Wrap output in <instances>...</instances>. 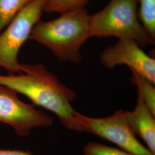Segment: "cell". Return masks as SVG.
Instances as JSON below:
<instances>
[{"label":"cell","mask_w":155,"mask_h":155,"mask_svg":"<svg viewBox=\"0 0 155 155\" xmlns=\"http://www.w3.org/2000/svg\"><path fill=\"white\" fill-rule=\"evenodd\" d=\"M0 84L22 94L54 114L67 129L78 132V112L72 106L76 93L41 64H21L20 72L0 75Z\"/></svg>","instance_id":"obj_1"},{"label":"cell","mask_w":155,"mask_h":155,"mask_svg":"<svg viewBox=\"0 0 155 155\" xmlns=\"http://www.w3.org/2000/svg\"><path fill=\"white\" fill-rule=\"evenodd\" d=\"M89 16L84 9L62 13L50 21L39 20L29 39L46 47L61 61L78 63L81 49L90 38Z\"/></svg>","instance_id":"obj_2"},{"label":"cell","mask_w":155,"mask_h":155,"mask_svg":"<svg viewBox=\"0 0 155 155\" xmlns=\"http://www.w3.org/2000/svg\"><path fill=\"white\" fill-rule=\"evenodd\" d=\"M137 0H110L102 10L89 16L90 38L116 37L140 45H153L138 17Z\"/></svg>","instance_id":"obj_3"},{"label":"cell","mask_w":155,"mask_h":155,"mask_svg":"<svg viewBox=\"0 0 155 155\" xmlns=\"http://www.w3.org/2000/svg\"><path fill=\"white\" fill-rule=\"evenodd\" d=\"M47 0H33L18 12L0 33V67L8 74L20 72L18 56L29 39L35 25L40 20Z\"/></svg>","instance_id":"obj_4"},{"label":"cell","mask_w":155,"mask_h":155,"mask_svg":"<svg viewBox=\"0 0 155 155\" xmlns=\"http://www.w3.org/2000/svg\"><path fill=\"white\" fill-rule=\"evenodd\" d=\"M126 113L119 110L109 116L95 118L78 113V132L97 136L134 155H155L133 133Z\"/></svg>","instance_id":"obj_5"},{"label":"cell","mask_w":155,"mask_h":155,"mask_svg":"<svg viewBox=\"0 0 155 155\" xmlns=\"http://www.w3.org/2000/svg\"><path fill=\"white\" fill-rule=\"evenodd\" d=\"M17 94L0 84V122L10 127L20 137H27L33 129L52 126L54 120L49 114L20 100Z\"/></svg>","instance_id":"obj_6"},{"label":"cell","mask_w":155,"mask_h":155,"mask_svg":"<svg viewBox=\"0 0 155 155\" xmlns=\"http://www.w3.org/2000/svg\"><path fill=\"white\" fill-rule=\"evenodd\" d=\"M132 40H118L106 48L100 56V61L106 68H113L126 65L139 75L155 84V60L142 50Z\"/></svg>","instance_id":"obj_7"},{"label":"cell","mask_w":155,"mask_h":155,"mask_svg":"<svg viewBox=\"0 0 155 155\" xmlns=\"http://www.w3.org/2000/svg\"><path fill=\"white\" fill-rule=\"evenodd\" d=\"M126 114L127 122L133 133L155 154V115L145 105L139 93L134 109L127 111Z\"/></svg>","instance_id":"obj_8"},{"label":"cell","mask_w":155,"mask_h":155,"mask_svg":"<svg viewBox=\"0 0 155 155\" xmlns=\"http://www.w3.org/2000/svg\"><path fill=\"white\" fill-rule=\"evenodd\" d=\"M131 71V82L137 87V93L141 96L145 105L155 115V84L133 71Z\"/></svg>","instance_id":"obj_9"},{"label":"cell","mask_w":155,"mask_h":155,"mask_svg":"<svg viewBox=\"0 0 155 155\" xmlns=\"http://www.w3.org/2000/svg\"><path fill=\"white\" fill-rule=\"evenodd\" d=\"M139 20L147 32L155 40V0H137Z\"/></svg>","instance_id":"obj_10"},{"label":"cell","mask_w":155,"mask_h":155,"mask_svg":"<svg viewBox=\"0 0 155 155\" xmlns=\"http://www.w3.org/2000/svg\"><path fill=\"white\" fill-rule=\"evenodd\" d=\"M33 0H0V33L23 8Z\"/></svg>","instance_id":"obj_11"},{"label":"cell","mask_w":155,"mask_h":155,"mask_svg":"<svg viewBox=\"0 0 155 155\" xmlns=\"http://www.w3.org/2000/svg\"><path fill=\"white\" fill-rule=\"evenodd\" d=\"M89 0H47L45 12L62 14L68 12L84 9Z\"/></svg>","instance_id":"obj_12"},{"label":"cell","mask_w":155,"mask_h":155,"mask_svg":"<svg viewBox=\"0 0 155 155\" xmlns=\"http://www.w3.org/2000/svg\"><path fill=\"white\" fill-rule=\"evenodd\" d=\"M83 155H134L126 150L97 141H89L83 148Z\"/></svg>","instance_id":"obj_13"},{"label":"cell","mask_w":155,"mask_h":155,"mask_svg":"<svg viewBox=\"0 0 155 155\" xmlns=\"http://www.w3.org/2000/svg\"><path fill=\"white\" fill-rule=\"evenodd\" d=\"M0 155H35L29 150H0Z\"/></svg>","instance_id":"obj_14"}]
</instances>
